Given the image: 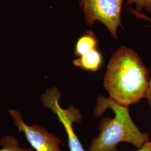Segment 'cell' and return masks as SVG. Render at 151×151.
Here are the masks:
<instances>
[{"instance_id": "cell-1", "label": "cell", "mask_w": 151, "mask_h": 151, "mask_svg": "<svg viewBox=\"0 0 151 151\" xmlns=\"http://www.w3.org/2000/svg\"><path fill=\"white\" fill-rule=\"evenodd\" d=\"M150 74L138 54L122 46L109 60L104 87L114 102L129 107L147 97Z\"/></svg>"}, {"instance_id": "cell-2", "label": "cell", "mask_w": 151, "mask_h": 151, "mask_svg": "<svg viewBox=\"0 0 151 151\" xmlns=\"http://www.w3.org/2000/svg\"><path fill=\"white\" fill-rule=\"evenodd\" d=\"M129 107L120 105L110 98L99 95L94 109L96 117H100L107 109L114 113L113 119L105 117L101 120L99 134L92 139L88 151H118L116 146L127 142L139 149L150 141V134L142 132L130 117Z\"/></svg>"}, {"instance_id": "cell-3", "label": "cell", "mask_w": 151, "mask_h": 151, "mask_svg": "<svg viewBox=\"0 0 151 151\" xmlns=\"http://www.w3.org/2000/svg\"><path fill=\"white\" fill-rule=\"evenodd\" d=\"M87 24L92 27L99 21L107 27L114 38L118 39L122 26L121 12L124 0H78Z\"/></svg>"}, {"instance_id": "cell-4", "label": "cell", "mask_w": 151, "mask_h": 151, "mask_svg": "<svg viewBox=\"0 0 151 151\" xmlns=\"http://www.w3.org/2000/svg\"><path fill=\"white\" fill-rule=\"evenodd\" d=\"M61 96L59 90L53 87L49 88L40 97L44 106L50 109L56 115L60 123L63 125L68 137V146L70 151H86L76 134L73 128L74 123H81L83 116L80 111L73 105L63 109L60 104Z\"/></svg>"}, {"instance_id": "cell-5", "label": "cell", "mask_w": 151, "mask_h": 151, "mask_svg": "<svg viewBox=\"0 0 151 151\" xmlns=\"http://www.w3.org/2000/svg\"><path fill=\"white\" fill-rule=\"evenodd\" d=\"M9 113L19 132L25 137L35 151H62L60 145L62 140L40 125H27L23 120L22 114L15 109H9Z\"/></svg>"}, {"instance_id": "cell-6", "label": "cell", "mask_w": 151, "mask_h": 151, "mask_svg": "<svg viewBox=\"0 0 151 151\" xmlns=\"http://www.w3.org/2000/svg\"><path fill=\"white\" fill-rule=\"evenodd\" d=\"M103 55L98 49H95L73 61V65L84 70L95 72L103 63Z\"/></svg>"}, {"instance_id": "cell-7", "label": "cell", "mask_w": 151, "mask_h": 151, "mask_svg": "<svg viewBox=\"0 0 151 151\" xmlns=\"http://www.w3.org/2000/svg\"><path fill=\"white\" fill-rule=\"evenodd\" d=\"M98 41L96 36L92 30L85 32L78 38L75 48L76 56L80 57L95 49L97 48Z\"/></svg>"}, {"instance_id": "cell-8", "label": "cell", "mask_w": 151, "mask_h": 151, "mask_svg": "<svg viewBox=\"0 0 151 151\" xmlns=\"http://www.w3.org/2000/svg\"><path fill=\"white\" fill-rule=\"evenodd\" d=\"M0 151H34L32 147L22 148L19 146V140L11 135H5L0 140Z\"/></svg>"}, {"instance_id": "cell-9", "label": "cell", "mask_w": 151, "mask_h": 151, "mask_svg": "<svg viewBox=\"0 0 151 151\" xmlns=\"http://www.w3.org/2000/svg\"><path fill=\"white\" fill-rule=\"evenodd\" d=\"M135 4V10L138 12L143 10L151 14V0H127V5Z\"/></svg>"}, {"instance_id": "cell-10", "label": "cell", "mask_w": 151, "mask_h": 151, "mask_svg": "<svg viewBox=\"0 0 151 151\" xmlns=\"http://www.w3.org/2000/svg\"><path fill=\"white\" fill-rule=\"evenodd\" d=\"M129 11L132 14L136 16L137 17L150 22V24H151L150 27H151V19L150 17H149L148 16H147L146 15L144 14H142V13L140 12H138V11H137L134 9L130 8L129 9Z\"/></svg>"}, {"instance_id": "cell-11", "label": "cell", "mask_w": 151, "mask_h": 151, "mask_svg": "<svg viewBox=\"0 0 151 151\" xmlns=\"http://www.w3.org/2000/svg\"><path fill=\"white\" fill-rule=\"evenodd\" d=\"M146 98L147 99L148 104L151 109V70L150 78V82H149V86H148V89Z\"/></svg>"}, {"instance_id": "cell-12", "label": "cell", "mask_w": 151, "mask_h": 151, "mask_svg": "<svg viewBox=\"0 0 151 151\" xmlns=\"http://www.w3.org/2000/svg\"><path fill=\"white\" fill-rule=\"evenodd\" d=\"M137 151H151V141L148 142Z\"/></svg>"}]
</instances>
